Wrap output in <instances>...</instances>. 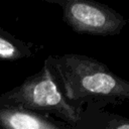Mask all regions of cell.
<instances>
[{
	"mask_svg": "<svg viewBox=\"0 0 129 129\" xmlns=\"http://www.w3.org/2000/svg\"><path fill=\"white\" fill-rule=\"evenodd\" d=\"M44 60L66 101L78 112L87 104L121 105L129 100V82L96 58L64 53L50 54Z\"/></svg>",
	"mask_w": 129,
	"mask_h": 129,
	"instance_id": "obj_1",
	"label": "cell"
},
{
	"mask_svg": "<svg viewBox=\"0 0 129 129\" xmlns=\"http://www.w3.org/2000/svg\"><path fill=\"white\" fill-rule=\"evenodd\" d=\"M0 105L42 113L77 129L79 112L66 101L45 60L36 74L1 94Z\"/></svg>",
	"mask_w": 129,
	"mask_h": 129,
	"instance_id": "obj_2",
	"label": "cell"
},
{
	"mask_svg": "<svg viewBox=\"0 0 129 129\" xmlns=\"http://www.w3.org/2000/svg\"><path fill=\"white\" fill-rule=\"evenodd\" d=\"M58 5L62 20L75 32L98 36L119 34L127 20L108 5L92 0H44Z\"/></svg>",
	"mask_w": 129,
	"mask_h": 129,
	"instance_id": "obj_3",
	"label": "cell"
},
{
	"mask_svg": "<svg viewBox=\"0 0 129 129\" xmlns=\"http://www.w3.org/2000/svg\"><path fill=\"white\" fill-rule=\"evenodd\" d=\"M0 129H75L51 116L0 105Z\"/></svg>",
	"mask_w": 129,
	"mask_h": 129,
	"instance_id": "obj_4",
	"label": "cell"
},
{
	"mask_svg": "<svg viewBox=\"0 0 129 129\" xmlns=\"http://www.w3.org/2000/svg\"><path fill=\"white\" fill-rule=\"evenodd\" d=\"M106 106L87 104L79 110L77 129H129V119L107 111Z\"/></svg>",
	"mask_w": 129,
	"mask_h": 129,
	"instance_id": "obj_5",
	"label": "cell"
},
{
	"mask_svg": "<svg viewBox=\"0 0 129 129\" xmlns=\"http://www.w3.org/2000/svg\"><path fill=\"white\" fill-rule=\"evenodd\" d=\"M33 45L0 29V59L18 60L33 56Z\"/></svg>",
	"mask_w": 129,
	"mask_h": 129,
	"instance_id": "obj_6",
	"label": "cell"
}]
</instances>
